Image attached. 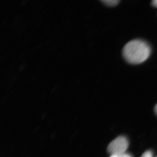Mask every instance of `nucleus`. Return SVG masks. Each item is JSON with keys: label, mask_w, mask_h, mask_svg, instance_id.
<instances>
[{"label": "nucleus", "mask_w": 157, "mask_h": 157, "mask_svg": "<svg viewBox=\"0 0 157 157\" xmlns=\"http://www.w3.org/2000/svg\"><path fill=\"white\" fill-rule=\"evenodd\" d=\"M151 4L154 7L157 8V0H154L151 2Z\"/></svg>", "instance_id": "nucleus-6"}, {"label": "nucleus", "mask_w": 157, "mask_h": 157, "mask_svg": "<svg viewBox=\"0 0 157 157\" xmlns=\"http://www.w3.org/2000/svg\"><path fill=\"white\" fill-rule=\"evenodd\" d=\"M129 146L128 139L124 136L117 137L111 141L107 147V151L111 155H120L125 153Z\"/></svg>", "instance_id": "nucleus-2"}, {"label": "nucleus", "mask_w": 157, "mask_h": 157, "mask_svg": "<svg viewBox=\"0 0 157 157\" xmlns=\"http://www.w3.org/2000/svg\"><path fill=\"white\" fill-rule=\"evenodd\" d=\"M155 112L156 113L157 115V104L155 105Z\"/></svg>", "instance_id": "nucleus-7"}, {"label": "nucleus", "mask_w": 157, "mask_h": 157, "mask_svg": "<svg viewBox=\"0 0 157 157\" xmlns=\"http://www.w3.org/2000/svg\"><path fill=\"white\" fill-rule=\"evenodd\" d=\"M141 157H153V153L151 151H147L144 153Z\"/></svg>", "instance_id": "nucleus-4"}, {"label": "nucleus", "mask_w": 157, "mask_h": 157, "mask_svg": "<svg viewBox=\"0 0 157 157\" xmlns=\"http://www.w3.org/2000/svg\"><path fill=\"white\" fill-rule=\"evenodd\" d=\"M110 157H119L118 155H112L110 156Z\"/></svg>", "instance_id": "nucleus-8"}, {"label": "nucleus", "mask_w": 157, "mask_h": 157, "mask_svg": "<svg viewBox=\"0 0 157 157\" xmlns=\"http://www.w3.org/2000/svg\"></svg>", "instance_id": "nucleus-9"}, {"label": "nucleus", "mask_w": 157, "mask_h": 157, "mask_svg": "<svg viewBox=\"0 0 157 157\" xmlns=\"http://www.w3.org/2000/svg\"><path fill=\"white\" fill-rule=\"evenodd\" d=\"M151 52L147 43L140 39L130 41L124 46L123 55L127 62L133 64H138L146 61Z\"/></svg>", "instance_id": "nucleus-1"}, {"label": "nucleus", "mask_w": 157, "mask_h": 157, "mask_svg": "<svg viewBox=\"0 0 157 157\" xmlns=\"http://www.w3.org/2000/svg\"><path fill=\"white\" fill-rule=\"evenodd\" d=\"M102 2L107 6H116L119 2V1L118 0H104L102 1Z\"/></svg>", "instance_id": "nucleus-3"}, {"label": "nucleus", "mask_w": 157, "mask_h": 157, "mask_svg": "<svg viewBox=\"0 0 157 157\" xmlns=\"http://www.w3.org/2000/svg\"><path fill=\"white\" fill-rule=\"evenodd\" d=\"M118 156L119 157H132L131 155L127 153H125Z\"/></svg>", "instance_id": "nucleus-5"}]
</instances>
